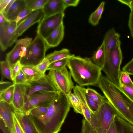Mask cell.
Returning <instances> with one entry per match:
<instances>
[{
    "mask_svg": "<svg viewBox=\"0 0 133 133\" xmlns=\"http://www.w3.org/2000/svg\"><path fill=\"white\" fill-rule=\"evenodd\" d=\"M71 107L67 96L58 91L44 115L32 117L41 133H58Z\"/></svg>",
    "mask_w": 133,
    "mask_h": 133,
    "instance_id": "1",
    "label": "cell"
},
{
    "mask_svg": "<svg viewBox=\"0 0 133 133\" xmlns=\"http://www.w3.org/2000/svg\"><path fill=\"white\" fill-rule=\"evenodd\" d=\"M115 109L117 115L133 125V101L120 87L107 76H101L97 85Z\"/></svg>",
    "mask_w": 133,
    "mask_h": 133,
    "instance_id": "2",
    "label": "cell"
},
{
    "mask_svg": "<svg viewBox=\"0 0 133 133\" xmlns=\"http://www.w3.org/2000/svg\"><path fill=\"white\" fill-rule=\"evenodd\" d=\"M67 66L75 82L81 87L96 85L102 75V68L87 57L74 55L69 58Z\"/></svg>",
    "mask_w": 133,
    "mask_h": 133,
    "instance_id": "3",
    "label": "cell"
},
{
    "mask_svg": "<svg viewBox=\"0 0 133 133\" xmlns=\"http://www.w3.org/2000/svg\"><path fill=\"white\" fill-rule=\"evenodd\" d=\"M117 115L115 109L106 99L97 110L92 113L91 125L98 133H106Z\"/></svg>",
    "mask_w": 133,
    "mask_h": 133,
    "instance_id": "4",
    "label": "cell"
},
{
    "mask_svg": "<svg viewBox=\"0 0 133 133\" xmlns=\"http://www.w3.org/2000/svg\"><path fill=\"white\" fill-rule=\"evenodd\" d=\"M48 48L44 39L37 34L28 46L25 56L20 61L21 64L22 65H37L45 58Z\"/></svg>",
    "mask_w": 133,
    "mask_h": 133,
    "instance_id": "5",
    "label": "cell"
},
{
    "mask_svg": "<svg viewBox=\"0 0 133 133\" xmlns=\"http://www.w3.org/2000/svg\"><path fill=\"white\" fill-rule=\"evenodd\" d=\"M121 43L111 50L109 56L105 58L104 66L102 70L110 80L119 86L120 67L122 60Z\"/></svg>",
    "mask_w": 133,
    "mask_h": 133,
    "instance_id": "6",
    "label": "cell"
},
{
    "mask_svg": "<svg viewBox=\"0 0 133 133\" xmlns=\"http://www.w3.org/2000/svg\"><path fill=\"white\" fill-rule=\"evenodd\" d=\"M46 76L57 91L66 96L71 93L74 86L71 74L66 67L61 70H50Z\"/></svg>",
    "mask_w": 133,
    "mask_h": 133,
    "instance_id": "7",
    "label": "cell"
},
{
    "mask_svg": "<svg viewBox=\"0 0 133 133\" xmlns=\"http://www.w3.org/2000/svg\"><path fill=\"white\" fill-rule=\"evenodd\" d=\"M57 92L41 91L34 93L29 97L21 111L25 112L37 107H48Z\"/></svg>",
    "mask_w": 133,
    "mask_h": 133,
    "instance_id": "8",
    "label": "cell"
},
{
    "mask_svg": "<svg viewBox=\"0 0 133 133\" xmlns=\"http://www.w3.org/2000/svg\"><path fill=\"white\" fill-rule=\"evenodd\" d=\"M64 16V12L50 16H44L39 22L37 34L45 39L63 22Z\"/></svg>",
    "mask_w": 133,
    "mask_h": 133,
    "instance_id": "9",
    "label": "cell"
},
{
    "mask_svg": "<svg viewBox=\"0 0 133 133\" xmlns=\"http://www.w3.org/2000/svg\"><path fill=\"white\" fill-rule=\"evenodd\" d=\"M32 38H26L16 41L15 46L6 54V56L5 61L11 69L25 56L27 48L32 42Z\"/></svg>",
    "mask_w": 133,
    "mask_h": 133,
    "instance_id": "10",
    "label": "cell"
},
{
    "mask_svg": "<svg viewBox=\"0 0 133 133\" xmlns=\"http://www.w3.org/2000/svg\"><path fill=\"white\" fill-rule=\"evenodd\" d=\"M44 16L42 9L32 11L24 19L18 24L9 47L11 46L17 38L34 24L39 22Z\"/></svg>",
    "mask_w": 133,
    "mask_h": 133,
    "instance_id": "11",
    "label": "cell"
},
{
    "mask_svg": "<svg viewBox=\"0 0 133 133\" xmlns=\"http://www.w3.org/2000/svg\"><path fill=\"white\" fill-rule=\"evenodd\" d=\"M26 85L25 103L30 96L36 92L41 91H57L47 78L46 75L38 80L28 82Z\"/></svg>",
    "mask_w": 133,
    "mask_h": 133,
    "instance_id": "12",
    "label": "cell"
},
{
    "mask_svg": "<svg viewBox=\"0 0 133 133\" xmlns=\"http://www.w3.org/2000/svg\"><path fill=\"white\" fill-rule=\"evenodd\" d=\"M17 25L16 21H9L7 20L0 25V45L3 51L9 47Z\"/></svg>",
    "mask_w": 133,
    "mask_h": 133,
    "instance_id": "13",
    "label": "cell"
},
{
    "mask_svg": "<svg viewBox=\"0 0 133 133\" xmlns=\"http://www.w3.org/2000/svg\"><path fill=\"white\" fill-rule=\"evenodd\" d=\"M15 109L12 104L0 101L1 118L10 133H16L13 117V114L15 112Z\"/></svg>",
    "mask_w": 133,
    "mask_h": 133,
    "instance_id": "14",
    "label": "cell"
},
{
    "mask_svg": "<svg viewBox=\"0 0 133 133\" xmlns=\"http://www.w3.org/2000/svg\"><path fill=\"white\" fill-rule=\"evenodd\" d=\"M15 113L25 133H41L36 127L30 112L15 109Z\"/></svg>",
    "mask_w": 133,
    "mask_h": 133,
    "instance_id": "15",
    "label": "cell"
},
{
    "mask_svg": "<svg viewBox=\"0 0 133 133\" xmlns=\"http://www.w3.org/2000/svg\"><path fill=\"white\" fill-rule=\"evenodd\" d=\"M67 8L63 0H48L42 10L44 16H50L64 12Z\"/></svg>",
    "mask_w": 133,
    "mask_h": 133,
    "instance_id": "16",
    "label": "cell"
},
{
    "mask_svg": "<svg viewBox=\"0 0 133 133\" xmlns=\"http://www.w3.org/2000/svg\"><path fill=\"white\" fill-rule=\"evenodd\" d=\"M26 85L15 84L12 104L16 110L21 111L25 104Z\"/></svg>",
    "mask_w": 133,
    "mask_h": 133,
    "instance_id": "17",
    "label": "cell"
},
{
    "mask_svg": "<svg viewBox=\"0 0 133 133\" xmlns=\"http://www.w3.org/2000/svg\"><path fill=\"white\" fill-rule=\"evenodd\" d=\"M64 28L63 22L44 39L48 48L56 47L60 44L64 38Z\"/></svg>",
    "mask_w": 133,
    "mask_h": 133,
    "instance_id": "18",
    "label": "cell"
},
{
    "mask_svg": "<svg viewBox=\"0 0 133 133\" xmlns=\"http://www.w3.org/2000/svg\"><path fill=\"white\" fill-rule=\"evenodd\" d=\"M85 89V88L77 84L73 89V93L87 105L92 112L94 113L97 110L99 106L87 94Z\"/></svg>",
    "mask_w": 133,
    "mask_h": 133,
    "instance_id": "19",
    "label": "cell"
},
{
    "mask_svg": "<svg viewBox=\"0 0 133 133\" xmlns=\"http://www.w3.org/2000/svg\"><path fill=\"white\" fill-rule=\"evenodd\" d=\"M25 7V0H15L8 11L3 14L7 21H14Z\"/></svg>",
    "mask_w": 133,
    "mask_h": 133,
    "instance_id": "20",
    "label": "cell"
},
{
    "mask_svg": "<svg viewBox=\"0 0 133 133\" xmlns=\"http://www.w3.org/2000/svg\"><path fill=\"white\" fill-rule=\"evenodd\" d=\"M105 43L103 40L101 44L93 54L91 59L95 64L102 69L105 64Z\"/></svg>",
    "mask_w": 133,
    "mask_h": 133,
    "instance_id": "21",
    "label": "cell"
},
{
    "mask_svg": "<svg viewBox=\"0 0 133 133\" xmlns=\"http://www.w3.org/2000/svg\"><path fill=\"white\" fill-rule=\"evenodd\" d=\"M117 133H133V125L117 115L115 118Z\"/></svg>",
    "mask_w": 133,
    "mask_h": 133,
    "instance_id": "22",
    "label": "cell"
},
{
    "mask_svg": "<svg viewBox=\"0 0 133 133\" xmlns=\"http://www.w3.org/2000/svg\"><path fill=\"white\" fill-rule=\"evenodd\" d=\"M21 70L25 75L28 82L38 80L45 75L36 70L32 66L22 65Z\"/></svg>",
    "mask_w": 133,
    "mask_h": 133,
    "instance_id": "23",
    "label": "cell"
},
{
    "mask_svg": "<svg viewBox=\"0 0 133 133\" xmlns=\"http://www.w3.org/2000/svg\"><path fill=\"white\" fill-rule=\"evenodd\" d=\"M74 55L70 53L69 49L63 48L60 50L55 51L46 55L45 57L48 60L50 64L65 58H70Z\"/></svg>",
    "mask_w": 133,
    "mask_h": 133,
    "instance_id": "24",
    "label": "cell"
},
{
    "mask_svg": "<svg viewBox=\"0 0 133 133\" xmlns=\"http://www.w3.org/2000/svg\"><path fill=\"white\" fill-rule=\"evenodd\" d=\"M105 2L102 1L97 9L89 16L88 21L89 23L95 26L98 25L104 10Z\"/></svg>",
    "mask_w": 133,
    "mask_h": 133,
    "instance_id": "25",
    "label": "cell"
},
{
    "mask_svg": "<svg viewBox=\"0 0 133 133\" xmlns=\"http://www.w3.org/2000/svg\"><path fill=\"white\" fill-rule=\"evenodd\" d=\"M15 84H14L4 89L0 90V101L12 104Z\"/></svg>",
    "mask_w": 133,
    "mask_h": 133,
    "instance_id": "26",
    "label": "cell"
},
{
    "mask_svg": "<svg viewBox=\"0 0 133 133\" xmlns=\"http://www.w3.org/2000/svg\"><path fill=\"white\" fill-rule=\"evenodd\" d=\"M66 96L71 107L73 108L74 111L76 113L82 115L81 101L78 97L74 93L72 92Z\"/></svg>",
    "mask_w": 133,
    "mask_h": 133,
    "instance_id": "27",
    "label": "cell"
},
{
    "mask_svg": "<svg viewBox=\"0 0 133 133\" xmlns=\"http://www.w3.org/2000/svg\"><path fill=\"white\" fill-rule=\"evenodd\" d=\"M86 93L99 106L101 105L107 99L105 96H102L96 90L88 88H85Z\"/></svg>",
    "mask_w": 133,
    "mask_h": 133,
    "instance_id": "28",
    "label": "cell"
},
{
    "mask_svg": "<svg viewBox=\"0 0 133 133\" xmlns=\"http://www.w3.org/2000/svg\"><path fill=\"white\" fill-rule=\"evenodd\" d=\"M48 0H25L26 7L34 11L42 9Z\"/></svg>",
    "mask_w": 133,
    "mask_h": 133,
    "instance_id": "29",
    "label": "cell"
},
{
    "mask_svg": "<svg viewBox=\"0 0 133 133\" xmlns=\"http://www.w3.org/2000/svg\"><path fill=\"white\" fill-rule=\"evenodd\" d=\"M69 58H65L51 63L47 70H61L67 66Z\"/></svg>",
    "mask_w": 133,
    "mask_h": 133,
    "instance_id": "30",
    "label": "cell"
},
{
    "mask_svg": "<svg viewBox=\"0 0 133 133\" xmlns=\"http://www.w3.org/2000/svg\"><path fill=\"white\" fill-rule=\"evenodd\" d=\"M119 80L120 85H124L133 88V82L131 79L129 74L127 72L123 71H121Z\"/></svg>",
    "mask_w": 133,
    "mask_h": 133,
    "instance_id": "31",
    "label": "cell"
},
{
    "mask_svg": "<svg viewBox=\"0 0 133 133\" xmlns=\"http://www.w3.org/2000/svg\"><path fill=\"white\" fill-rule=\"evenodd\" d=\"M1 69L3 75L6 78L12 82L11 78V69L6 61L0 62Z\"/></svg>",
    "mask_w": 133,
    "mask_h": 133,
    "instance_id": "32",
    "label": "cell"
},
{
    "mask_svg": "<svg viewBox=\"0 0 133 133\" xmlns=\"http://www.w3.org/2000/svg\"><path fill=\"white\" fill-rule=\"evenodd\" d=\"M50 63L46 57L40 63L35 66L34 68L41 74L45 75V73Z\"/></svg>",
    "mask_w": 133,
    "mask_h": 133,
    "instance_id": "33",
    "label": "cell"
},
{
    "mask_svg": "<svg viewBox=\"0 0 133 133\" xmlns=\"http://www.w3.org/2000/svg\"><path fill=\"white\" fill-rule=\"evenodd\" d=\"M81 101L83 113L82 115L84 116V118L91 125L93 112L90 110L85 104Z\"/></svg>",
    "mask_w": 133,
    "mask_h": 133,
    "instance_id": "34",
    "label": "cell"
},
{
    "mask_svg": "<svg viewBox=\"0 0 133 133\" xmlns=\"http://www.w3.org/2000/svg\"><path fill=\"white\" fill-rule=\"evenodd\" d=\"M80 133H98L85 118L82 121V127Z\"/></svg>",
    "mask_w": 133,
    "mask_h": 133,
    "instance_id": "35",
    "label": "cell"
},
{
    "mask_svg": "<svg viewBox=\"0 0 133 133\" xmlns=\"http://www.w3.org/2000/svg\"><path fill=\"white\" fill-rule=\"evenodd\" d=\"M28 83L26 77L21 70L15 79L13 83L14 84L26 85Z\"/></svg>",
    "mask_w": 133,
    "mask_h": 133,
    "instance_id": "36",
    "label": "cell"
},
{
    "mask_svg": "<svg viewBox=\"0 0 133 133\" xmlns=\"http://www.w3.org/2000/svg\"><path fill=\"white\" fill-rule=\"evenodd\" d=\"M15 0H0V13L3 14L8 10Z\"/></svg>",
    "mask_w": 133,
    "mask_h": 133,
    "instance_id": "37",
    "label": "cell"
},
{
    "mask_svg": "<svg viewBox=\"0 0 133 133\" xmlns=\"http://www.w3.org/2000/svg\"><path fill=\"white\" fill-rule=\"evenodd\" d=\"M33 11L28 9L26 6L20 13L15 21L17 23V25L25 19Z\"/></svg>",
    "mask_w": 133,
    "mask_h": 133,
    "instance_id": "38",
    "label": "cell"
},
{
    "mask_svg": "<svg viewBox=\"0 0 133 133\" xmlns=\"http://www.w3.org/2000/svg\"><path fill=\"white\" fill-rule=\"evenodd\" d=\"M22 65L20 61H18L11 69V78L13 83L16 77L21 70Z\"/></svg>",
    "mask_w": 133,
    "mask_h": 133,
    "instance_id": "39",
    "label": "cell"
},
{
    "mask_svg": "<svg viewBox=\"0 0 133 133\" xmlns=\"http://www.w3.org/2000/svg\"><path fill=\"white\" fill-rule=\"evenodd\" d=\"M13 117L16 133H25L17 117L15 112L13 114Z\"/></svg>",
    "mask_w": 133,
    "mask_h": 133,
    "instance_id": "40",
    "label": "cell"
},
{
    "mask_svg": "<svg viewBox=\"0 0 133 133\" xmlns=\"http://www.w3.org/2000/svg\"><path fill=\"white\" fill-rule=\"evenodd\" d=\"M120 87L127 96L133 101V88L122 85Z\"/></svg>",
    "mask_w": 133,
    "mask_h": 133,
    "instance_id": "41",
    "label": "cell"
},
{
    "mask_svg": "<svg viewBox=\"0 0 133 133\" xmlns=\"http://www.w3.org/2000/svg\"><path fill=\"white\" fill-rule=\"evenodd\" d=\"M122 69L129 75H133V59L124 66Z\"/></svg>",
    "mask_w": 133,
    "mask_h": 133,
    "instance_id": "42",
    "label": "cell"
},
{
    "mask_svg": "<svg viewBox=\"0 0 133 133\" xmlns=\"http://www.w3.org/2000/svg\"><path fill=\"white\" fill-rule=\"evenodd\" d=\"M63 1L67 7L69 6H76L80 1L79 0H63Z\"/></svg>",
    "mask_w": 133,
    "mask_h": 133,
    "instance_id": "43",
    "label": "cell"
},
{
    "mask_svg": "<svg viewBox=\"0 0 133 133\" xmlns=\"http://www.w3.org/2000/svg\"><path fill=\"white\" fill-rule=\"evenodd\" d=\"M128 26L131 35L133 38V11H131L129 14Z\"/></svg>",
    "mask_w": 133,
    "mask_h": 133,
    "instance_id": "44",
    "label": "cell"
},
{
    "mask_svg": "<svg viewBox=\"0 0 133 133\" xmlns=\"http://www.w3.org/2000/svg\"><path fill=\"white\" fill-rule=\"evenodd\" d=\"M113 120L106 133H117L115 121Z\"/></svg>",
    "mask_w": 133,
    "mask_h": 133,
    "instance_id": "45",
    "label": "cell"
},
{
    "mask_svg": "<svg viewBox=\"0 0 133 133\" xmlns=\"http://www.w3.org/2000/svg\"><path fill=\"white\" fill-rule=\"evenodd\" d=\"M6 20L3 14L0 13V25L3 24Z\"/></svg>",
    "mask_w": 133,
    "mask_h": 133,
    "instance_id": "46",
    "label": "cell"
},
{
    "mask_svg": "<svg viewBox=\"0 0 133 133\" xmlns=\"http://www.w3.org/2000/svg\"><path fill=\"white\" fill-rule=\"evenodd\" d=\"M130 8L131 11H133V0H130V2L128 6Z\"/></svg>",
    "mask_w": 133,
    "mask_h": 133,
    "instance_id": "47",
    "label": "cell"
},
{
    "mask_svg": "<svg viewBox=\"0 0 133 133\" xmlns=\"http://www.w3.org/2000/svg\"><path fill=\"white\" fill-rule=\"evenodd\" d=\"M132 58L133 59V58Z\"/></svg>",
    "mask_w": 133,
    "mask_h": 133,
    "instance_id": "48",
    "label": "cell"
}]
</instances>
